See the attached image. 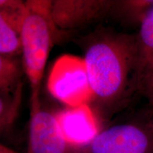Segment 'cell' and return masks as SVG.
I'll list each match as a JSON object with an SVG mask.
<instances>
[{"instance_id":"1","label":"cell","mask_w":153,"mask_h":153,"mask_svg":"<svg viewBox=\"0 0 153 153\" xmlns=\"http://www.w3.org/2000/svg\"><path fill=\"white\" fill-rule=\"evenodd\" d=\"M84 60L96 117L110 120L137 94V34L97 30L86 41Z\"/></svg>"},{"instance_id":"2","label":"cell","mask_w":153,"mask_h":153,"mask_svg":"<svg viewBox=\"0 0 153 153\" xmlns=\"http://www.w3.org/2000/svg\"><path fill=\"white\" fill-rule=\"evenodd\" d=\"M22 30V55L25 73L31 87L30 103L39 99V90L50 51L59 28L52 16L53 1H26Z\"/></svg>"},{"instance_id":"3","label":"cell","mask_w":153,"mask_h":153,"mask_svg":"<svg viewBox=\"0 0 153 153\" xmlns=\"http://www.w3.org/2000/svg\"><path fill=\"white\" fill-rule=\"evenodd\" d=\"M75 153H153V124L145 113L140 118L119 122L100 130Z\"/></svg>"},{"instance_id":"4","label":"cell","mask_w":153,"mask_h":153,"mask_svg":"<svg viewBox=\"0 0 153 153\" xmlns=\"http://www.w3.org/2000/svg\"><path fill=\"white\" fill-rule=\"evenodd\" d=\"M47 85L50 94L69 107L89 105L93 99L85 61L75 55H64L55 61Z\"/></svg>"},{"instance_id":"5","label":"cell","mask_w":153,"mask_h":153,"mask_svg":"<svg viewBox=\"0 0 153 153\" xmlns=\"http://www.w3.org/2000/svg\"><path fill=\"white\" fill-rule=\"evenodd\" d=\"M66 140L55 115L41 108L38 100L30 103L29 153H75Z\"/></svg>"},{"instance_id":"6","label":"cell","mask_w":153,"mask_h":153,"mask_svg":"<svg viewBox=\"0 0 153 153\" xmlns=\"http://www.w3.org/2000/svg\"><path fill=\"white\" fill-rule=\"evenodd\" d=\"M116 3L110 0H55L52 16L59 29L74 30L104 18Z\"/></svg>"},{"instance_id":"7","label":"cell","mask_w":153,"mask_h":153,"mask_svg":"<svg viewBox=\"0 0 153 153\" xmlns=\"http://www.w3.org/2000/svg\"><path fill=\"white\" fill-rule=\"evenodd\" d=\"M66 140L75 148L90 143L100 131L99 123L89 104L69 107L55 114Z\"/></svg>"},{"instance_id":"8","label":"cell","mask_w":153,"mask_h":153,"mask_svg":"<svg viewBox=\"0 0 153 153\" xmlns=\"http://www.w3.org/2000/svg\"><path fill=\"white\" fill-rule=\"evenodd\" d=\"M26 15V1H0V55L22 54V30Z\"/></svg>"},{"instance_id":"9","label":"cell","mask_w":153,"mask_h":153,"mask_svg":"<svg viewBox=\"0 0 153 153\" xmlns=\"http://www.w3.org/2000/svg\"><path fill=\"white\" fill-rule=\"evenodd\" d=\"M137 37L138 48V82L141 76L153 72V6L142 21Z\"/></svg>"},{"instance_id":"10","label":"cell","mask_w":153,"mask_h":153,"mask_svg":"<svg viewBox=\"0 0 153 153\" xmlns=\"http://www.w3.org/2000/svg\"><path fill=\"white\" fill-rule=\"evenodd\" d=\"M24 72V62L19 56L0 55V95L14 94L23 84Z\"/></svg>"},{"instance_id":"11","label":"cell","mask_w":153,"mask_h":153,"mask_svg":"<svg viewBox=\"0 0 153 153\" xmlns=\"http://www.w3.org/2000/svg\"><path fill=\"white\" fill-rule=\"evenodd\" d=\"M23 84L14 94L0 97V131L1 134L12 129L19 116L22 101Z\"/></svg>"},{"instance_id":"12","label":"cell","mask_w":153,"mask_h":153,"mask_svg":"<svg viewBox=\"0 0 153 153\" xmlns=\"http://www.w3.org/2000/svg\"><path fill=\"white\" fill-rule=\"evenodd\" d=\"M137 94L148 99L149 104L153 106V72L143 75L137 82Z\"/></svg>"},{"instance_id":"13","label":"cell","mask_w":153,"mask_h":153,"mask_svg":"<svg viewBox=\"0 0 153 153\" xmlns=\"http://www.w3.org/2000/svg\"><path fill=\"white\" fill-rule=\"evenodd\" d=\"M0 153H19L12 149L6 146L5 145H0Z\"/></svg>"},{"instance_id":"14","label":"cell","mask_w":153,"mask_h":153,"mask_svg":"<svg viewBox=\"0 0 153 153\" xmlns=\"http://www.w3.org/2000/svg\"><path fill=\"white\" fill-rule=\"evenodd\" d=\"M146 114L148 115V118H150L151 122H152V123L153 124V106H152V108H151L150 110H148V111L146 112Z\"/></svg>"}]
</instances>
